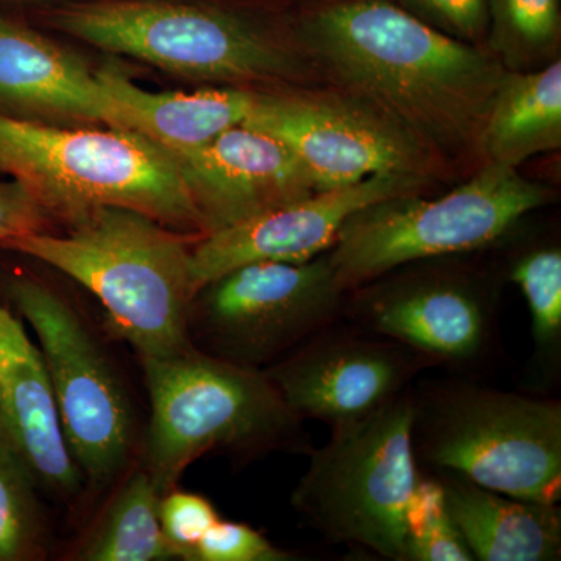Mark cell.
<instances>
[{
	"instance_id": "1",
	"label": "cell",
	"mask_w": 561,
	"mask_h": 561,
	"mask_svg": "<svg viewBox=\"0 0 561 561\" xmlns=\"http://www.w3.org/2000/svg\"><path fill=\"white\" fill-rule=\"evenodd\" d=\"M302 31L351 98L427 150L479 147L507 72L493 51L432 27L391 0H335L312 11Z\"/></svg>"
},
{
	"instance_id": "2",
	"label": "cell",
	"mask_w": 561,
	"mask_h": 561,
	"mask_svg": "<svg viewBox=\"0 0 561 561\" xmlns=\"http://www.w3.org/2000/svg\"><path fill=\"white\" fill-rule=\"evenodd\" d=\"M201 234L165 227L147 214L99 206L62 234L32 232L0 243L44 262L91 291L114 334L140 359L191 350L192 247Z\"/></svg>"
},
{
	"instance_id": "3",
	"label": "cell",
	"mask_w": 561,
	"mask_h": 561,
	"mask_svg": "<svg viewBox=\"0 0 561 561\" xmlns=\"http://www.w3.org/2000/svg\"><path fill=\"white\" fill-rule=\"evenodd\" d=\"M0 175L24 181L65 225L99 206H122L205 236L179 162L136 131L66 128L0 113Z\"/></svg>"
},
{
	"instance_id": "4",
	"label": "cell",
	"mask_w": 561,
	"mask_h": 561,
	"mask_svg": "<svg viewBox=\"0 0 561 561\" xmlns=\"http://www.w3.org/2000/svg\"><path fill=\"white\" fill-rule=\"evenodd\" d=\"M140 362L150 398L144 470L161 496L176 489L187 467L208 453L254 457L311 451L301 420L264 371L195 346Z\"/></svg>"
},
{
	"instance_id": "5",
	"label": "cell",
	"mask_w": 561,
	"mask_h": 561,
	"mask_svg": "<svg viewBox=\"0 0 561 561\" xmlns=\"http://www.w3.org/2000/svg\"><path fill=\"white\" fill-rule=\"evenodd\" d=\"M35 20L190 80L242 88L295 69L289 51L260 21L221 0H70Z\"/></svg>"
},
{
	"instance_id": "6",
	"label": "cell",
	"mask_w": 561,
	"mask_h": 561,
	"mask_svg": "<svg viewBox=\"0 0 561 561\" xmlns=\"http://www.w3.org/2000/svg\"><path fill=\"white\" fill-rule=\"evenodd\" d=\"M551 192L497 162L437 198H387L351 216L328 251L339 286L357 289L389 273L434 257L468 253L496 242Z\"/></svg>"
},
{
	"instance_id": "7",
	"label": "cell",
	"mask_w": 561,
	"mask_h": 561,
	"mask_svg": "<svg viewBox=\"0 0 561 561\" xmlns=\"http://www.w3.org/2000/svg\"><path fill=\"white\" fill-rule=\"evenodd\" d=\"M415 398L402 391L378 411L334 427L309 451L291 507L335 542L405 561L404 512L421 474L413 449Z\"/></svg>"
},
{
	"instance_id": "8",
	"label": "cell",
	"mask_w": 561,
	"mask_h": 561,
	"mask_svg": "<svg viewBox=\"0 0 561 561\" xmlns=\"http://www.w3.org/2000/svg\"><path fill=\"white\" fill-rule=\"evenodd\" d=\"M415 398V397H413ZM415 456L483 489L557 504L561 405L459 383L415 398Z\"/></svg>"
},
{
	"instance_id": "9",
	"label": "cell",
	"mask_w": 561,
	"mask_h": 561,
	"mask_svg": "<svg viewBox=\"0 0 561 561\" xmlns=\"http://www.w3.org/2000/svg\"><path fill=\"white\" fill-rule=\"evenodd\" d=\"M7 297L38 339L70 456L84 481L106 489L125 471L135 446L124 382L76 309L47 284L13 275Z\"/></svg>"
},
{
	"instance_id": "10",
	"label": "cell",
	"mask_w": 561,
	"mask_h": 561,
	"mask_svg": "<svg viewBox=\"0 0 561 561\" xmlns=\"http://www.w3.org/2000/svg\"><path fill=\"white\" fill-rule=\"evenodd\" d=\"M346 291L328 253L306 262L261 261L206 284L191 302L192 345L210 356L264 371L332 327Z\"/></svg>"
},
{
	"instance_id": "11",
	"label": "cell",
	"mask_w": 561,
	"mask_h": 561,
	"mask_svg": "<svg viewBox=\"0 0 561 561\" xmlns=\"http://www.w3.org/2000/svg\"><path fill=\"white\" fill-rule=\"evenodd\" d=\"M243 124L286 144L316 191L386 173L431 179L432 151L353 98L256 92Z\"/></svg>"
},
{
	"instance_id": "12",
	"label": "cell",
	"mask_w": 561,
	"mask_h": 561,
	"mask_svg": "<svg viewBox=\"0 0 561 561\" xmlns=\"http://www.w3.org/2000/svg\"><path fill=\"white\" fill-rule=\"evenodd\" d=\"M426 364L381 335L328 327L264 373L298 419L321 421L334 430L400 397Z\"/></svg>"
},
{
	"instance_id": "13",
	"label": "cell",
	"mask_w": 561,
	"mask_h": 561,
	"mask_svg": "<svg viewBox=\"0 0 561 561\" xmlns=\"http://www.w3.org/2000/svg\"><path fill=\"white\" fill-rule=\"evenodd\" d=\"M424 180L394 173L373 175L350 186L313 192L234 227L202 236L192 247L195 294L250 262L316 260L334 247L351 216L387 198L420 194Z\"/></svg>"
},
{
	"instance_id": "14",
	"label": "cell",
	"mask_w": 561,
	"mask_h": 561,
	"mask_svg": "<svg viewBox=\"0 0 561 561\" xmlns=\"http://www.w3.org/2000/svg\"><path fill=\"white\" fill-rule=\"evenodd\" d=\"M350 319L371 334L400 343L427 362L476 359L490 337L485 295L463 276L423 273L357 287Z\"/></svg>"
},
{
	"instance_id": "15",
	"label": "cell",
	"mask_w": 561,
	"mask_h": 561,
	"mask_svg": "<svg viewBox=\"0 0 561 561\" xmlns=\"http://www.w3.org/2000/svg\"><path fill=\"white\" fill-rule=\"evenodd\" d=\"M173 158L205 236L317 192L286 144L247 124L234 125L201 149Z\"/></svg>"
},
{
	"instance_id": "16",
	"label": "cell",
	"mask_w": 561,
	"mask_h": 561,
	"mask_svg": "<svg viewBox=\"0 0 561 561\" xmlns=\"http://www.w3.org/2000/svg\"><path fill=\"white\" fill-rule=\"evenodd\" d=\"M0 113L125 130L95 70L5 11H0Z\"/></svg>"
},
{
	"instance_id": "17",
	"label": "cell",
	"mask_w": 561,
	"mask_h": 561,
	"mask_svg": "<svg viewBox=\"0 0 561 561\" xmlns=\"http://www.w3.org/2000/svg\"><path fill=\"white\" fill-rule=\"evenodd\" d=\"M0 445L31 468L39 489L73 497L83 474L62 435L49 373L21 317L0 301Z\"/></svg>"
},
{
	"instance_id": "18",
	"label": "cell",
	"mask_w": 561,
	"mask_h": 561,
	"mask_svg": "<svg viewBox=\"0 0 561 561\" xmlns=\"http://www.w3.org/2000/svg\"><path fill=\"white\" fill-rule=\"evenodd\" d=\"M116 102L125 130L146 136L172 154L201 149L250 116L256 92L228 87L197 92H151L116 66L95 70Z\"/></svg>"
},
{
	"instance_id": "19",
	"label": "cell",
	"mask_w": 561,
	"mask_h": 561,
	"mask_svg": "<svg viewBox=\"0 0 561 561\" xmlns=\"http://www.w3.org/2000/svg\"><path fill=\"white\" fill-rule=\"evenodd\" d=\"M440 482L448 511L472 559H560L561 515L557 504L518 500L456 474Z\"/></svg>"
},
{
	"instance_id": "20",
	"label": "cell",
	"mask_w": 561,
	"mask_h": 561,
	"mask_svg": "<svg viewBox=\"0 0 561 561\" xmlns=\"http://www.w3.org/2000/svg\"><path fill=\"white\" fill-rule=\"evenodd\" d=\"M560 146V58L538 69L507 70L479 138L486 162L518 169L529 158Z\"/></svg>"
},
{
	"instance_id": "21",
	"label": "cell",
	"mask_w": 561,
	"mask_h": 561,
	"mask_svg": "<svg viewBox=\"0 0 561 561\" xmlns=\"http://www.w3.org/2000/svg\"><path fill=\"white\" fill-rule=\"evenodd\" d=\"M161 494L146 470L133 472L106 508L98 529L81 548L84 561L179 560L160 523Z\"/></svg>"
},
{
	"instance_id": "22",
	"label": "cell",
	"mask_w": 561,
	"mask_h": 561,
	"mask_svg": "<svg viewBox=\"0 0 561 561\" xmlns=\"http://www.w3.org/2000/svg\"><path fill=\"white\" fill-rule=\"evenodd\" d=\"M486 33L505 69L542 68L559 58L560 0H489Z\"/></svg>"
},
{
	"instance_id": "23",
	"label": "cell",
	"mask_w": 561,
	"mask_h": 561,
	"mask_svg": "<svg viewBox=\"0 0 561 561\" xmlns=\"http://www.w3.org/2000/svg\"><path fill=\"white\" fill-rule=\"evenodd\" d=\"M38 489L27 463L0 445V561L44 559Z\"/></svg>"
},
{
	"instance_id": "24",
	"label": "cell",
	"mask_w": 561,
	"mask_h": 561,
	"mask_svg": "<svg viewBox=\"0 0 561 561\" xmlns=\"http://www.w3.org/2000/svg\"><path fill=\"white\" fill-rule=\"evenodd\" d=\"M405 560L471 561L440 481L420 478L404 512Z\"/></svg>"
},
{
	"instance_id": "25",
	"label": "cell",
	"mask_w": 561,
	"mask_h": 561,
	"mask_svg": "<svg viewBox=\"0 0 561 561\" xmlns=\"http://www.w3.org/2000/svg\"><path fill=\"white\" fill-rule=\"evenodd\" d=\"M531 317V335L541 357H553L561 337V253L559 249L530 251L512 268Z\"/></svg>"
},
{
	"instance_id": "26",
	"label": "cell",
	"mask_w": 561,
	"mask_h": 561,
	"mask_svg": "<svg viewBox=\"0 0 561 561\" xmlns=\"http://www.w3.org/2000/svg\"><path fill=\"white\" fill-rule=\"evenodd\" d=\"M220 516L213 502L205 496L179 486L165 493L160 500V523L162 534L175 549L179 560L192 561L195 548Z\"/></svg>"
},
{
	"instance_id": "27",
	"label": "cell",
	"mask_w": 561,
	"mask_h": 561,
	"mask_svg": "<svg viewBox=\"0 0 561 561\" xmlns=\"http://www.w3.org/2000/svg\"><path fill=\"white\" fill-rule=\"evenodd\" d=\"M291 553L276 548L260 531L242 523L219 519L198 542L192 561H287Z\"/></svg>"
},
{
	"instance_id": "28",
	"label": "cell",
	"mask_w": 561,
	"mask_h": 561,
	"mask_svg": "<svg viewBox=\"0 0 561 561\" xmlns=\"http://www.w3.org/2000/svg\"><path fill=\"white\" fill-rule=\"evenodd\" d=\"M432 27L478 44L489 28V0H405Z\"/></svg>"
},
{
	"instance_id": "29",
	"label": "cell",
	"mask_w": 561,
	"mask_h": 561,
	"mask_svg": "<svg viewBox=\"0 0 561 561\" xmlns=\"http://www.w3.org/2000/svg\"><path fill=\"white\" fill-rule=\"evenodd\" d=\"M54 217L21 180H0V243L32 232L49 231Z\"/></svg>"
},
{
	"instance_id": "30",
	"label": "cell",
	"mask_w": 561,
	"mask_h": 561,
	"mask_svg": "<svg viewBox=\"0 0 561 561\" xmlns=\"http://www.w3.org/2000/svg\"><path fill=\"white\" fill-rule=\"evenodd\" d=\"M70 2V0H0V11L18 14V11H32L33 16L39 11L50 9V7L60 5V3Z\"/></svg>"
}]
</instances>
